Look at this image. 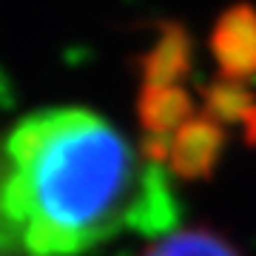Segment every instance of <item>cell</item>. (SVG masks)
<instances>
[{
    "label": "cell",
    "instance_id": "1",
    "mask_svg": "<svg viewBox=\"0 0 256 256\" xmlns=\"http://www.w3.org/2000/svg\"><path fill=\"white\" fill-rule=\"evenodd\" d=\"M0 200L18 256H86L117 234H171L162 165L88 108H43L0 140Z\"/></svg>",
    "mask_w": 256,
    "mask_h": 256
},
{
    "label": "cell",
    "instance_id": "2",
    "mask_svg": "<svg viewBox=\"0 0 256 256\" xmlns=\"http://www.w3.org/2000/svg\"><path fill=\"white\" fill-rule=\"evenodd\" d=\"M210 54L222 77L236 82L256 77V9L236 3L222 12L210 32Z\"/></svg>",
    "mask_w": 256,
    "mask_h": 256
},
{
    "label": "cell",
    "instance_id": "3",
    "mask_svg": "<svg viewBox=\"0 0 256 256\" xmlns=\"http://www.w3.org/2000/svg\"><path fill=\"white\" fill-rule=\"evenodd\" d=\"M225 151V128L208 114H194L174 137L168 140L165 162L182 180H208Z\"/></svg>",
    "mask_w": 256,
    "mask_h": 256
},
{
    "label": "cell",
    "instance_id": "4",
    "mask_svg": "<svg viewBox=\"0 0 256 256\" xmlns=\"http://www.w3.org/2000/svg\"><path fill=\"white\" fill-rule=\"evenodd\" d=\"M146 140H171L194 117V100L182 86H142L137 100Z\"/></svg>",
    "mask_w": 256,
    "mask_h": 256
},
{
    "label": "cell",
    "instance_id": "5",
    "mask_svg": "<svg viewBox=\"0 0 256 256\" xmlns=\"http://www.w3.org/2000/svg\"><path fill=\"white\" fill-rule=\"evenodd\" d=\"M148 86H180L191 72V37L182 26H165L156 43L140 60Z\"/></svg>",
    "mask_w": 256,
    "mask_h": 256
},
{
    "label": "cell",
    "instance_id": "6",
    "mask_svg": "<svg viewBox=\"0 0 256 256\" xmlns=\"http://www.w3.org/2000/svg\"><path fill=\"white\" fill-rule=\"evenodd\" d=\"M142 256H242L225 236L208 228L171 230L165 236H156L142 250Z\"/></svg>",
    "mask_w": 256,
    "mask_h": 256
},
{
    "label": "cell",
    "instance_id": "7",
    "mask_svg": "<svg viewBox=\"0 0 256 256\" xmlns=\"http://www.w3.org/2000/svg\"><path fill=\"white\" fill-rule=\"evenodd\" d=\"M254 108L256 100L245 88V82L220 77L205 88V114L216 122H245Z\"/></svg>",
    "mask_w": 256,
    "mask_h": 256
}]
</instances>
